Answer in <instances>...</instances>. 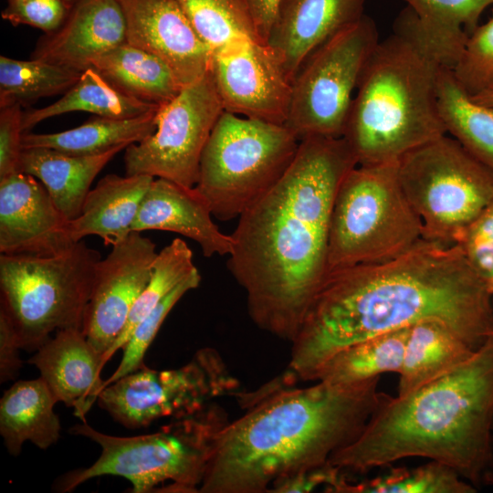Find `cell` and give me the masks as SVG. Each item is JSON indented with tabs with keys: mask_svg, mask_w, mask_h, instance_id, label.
Listing matches in <instances>:
<instances>
[{
	"mask_svg": "<svg viewBox=\"0 0 493 493\" xmlns=\"http://www.w3.org/2000/svg\"><path fill=\"white\" fill-rule=\"evenodd\" d=\"M492 297L458 244L425 238L392 259L329 272L280 376L289 386L310 382L340 350L424 320L446 325L477 350L493 334Z\"/></svg>",
	"mask_w": 493,
	"mask_h": 493,
	"instance_id": "6da1fadb",
	"label": "cell"
},
{
	"mask_svg": "<svg viewBox=\"0 0 493 493\" xmlns=\"http://www.w3.org/2000/svg\"><path fill=\"white\" fill-rule=\"evenodd\" d=\"M356 165L342 137L302 139L279 182L238 217L227 267L260 330L289 342L297 335L328 274L338 187Z\"/></svg>",
	"mask_w": 493,
	"mask_h": 493,
	"instance_id": "7a4b0ae2",
	"label": "cell"
},
{
	"mask_svg": "<svg viewBox=\"0 0 493 493\" xmlns=\"http://www.w3.org/2000/svg\"><path fill=\"white\" fill-rule=\"evenodd\" d=\"M379 382L284 387L275 378L241 391L246 413L220 432L199 493H267L278 479L327 464L388 397Z\"/></svg>",
	"mask_w": 493,
	"mask_h": 493,
	"instance_id": "3957f363",
	"label": "cell"
},
{
	"mask_svg": "<svg viewBox=\"0 0 493 493\" xmlns=\"http://www.w3.org/2000/svg\"><path fill=\"white\" fill-rule=\"evenodd\" d=\"M492 425L493 334L448 373L406 395H389L329 462L348 474L425 457L479 488L493 485Z\"/></svg>",
	"mask_w": 493,
	"mask_h": 493,
	"instance_id": "277c9868",
	"label": "cell"
},
{
	"mask_svg": "<svg viewBox=\"0 0 493 493\" xmlns=\"http://www.w3.org/2000/svg\"><path fill=\"white\" fill-rule=\"evenodd\" d=\"M443 67L448 66L407 5L372 51L352 100L342 138L358 164L398 162L446 134L437 99Z\"/></svg>",
	"mask_w": 493,
	"mask_h": 493,
	"instance_id": "5b68a950",
	"label": "cell"
},
{
	"mask_svg": "<svg viewBox=\"0 0 493 493\" xmlns=\"http://www.w3.org/2000/svg\"><path fill=\"white\" fill-rule=\"evenodd\" d=\"M229 421L214 402L147 435L115 436L87 422L77 424L68 432L98 444L100 456L91 466L59 477L54 490L70 492L93 477L117 476L131 482L133 493H199L216 439Z\"/></svg>",
	"mask_w": 493,
	"mask_h": 493,
	"instance_id": "8992f818",
	"label": "cell"
},
{
	"mask_svg": "<svg viewBox=\"0 0 493 493\" xmlns=\"http://www.w3.org/2000/svg\"><path fill=\"white\" fill-rule=\"evenodd\" d=\"M397 163L358 164L342 179L330 215L328 273L392 259L424 238Z\"/></svg>",
	"mask_w": 493,
	"mask_h": 493,
	"instance_id": "52a82bcc",
	"label": "cell"
},
{
	"mask_svg": "<svg viewBox=\"0 0 493 493\" xmlns=\"http://www.w3.org/2000/svg\"><path fill=\"white\" fill-rule=\"evenodd\" d=\"M285 125L224 110L203 151L195 189L220 221L239 217L270 191L297 154Z\"/></svg>",
	"mask_w": 493,
	"mask_h": 493,
	"instance_id": "ba28073f",
	"label": "cell"
},
{
	"mask_svg": "<svg viewBox=\"0 0 493 493\" xmlns=\"http://www.w3.org/2000/svg\"><path fill=\"white\" fill-rule=\"evenodd\" d=\"M100 258L84 240L54 256L0 255V305L22 350L36 351L54 331L82 330Z\"/></svg>",
	"mask_w": 493,
	"mask_h": 493,
	"instance_id": "9c48e42d",
	"label": "cell"
},
{
	"mask_svg": "<svg viewBox=\"0 0 493 493\" xmlns=\"http://www.w3.org/2000/svg\"><path fill=\"white\" fill-rule=\"evenodd\" d=\"M397 166L425 239L457 244L493 202V171L447 133L406 152Z\"/></svg>",
	"mask_w": 493,
	"mask_h": 493,
	"instance_id": "30bf717a",
	"label": "cell"
},
{
	"mask_svg": "<svg viewBox=\"0 0 493 493\" xmlns=\"http://www.w3.org/2000/svg\"><path fill=\"white\" fill-rule=\"evenodd\" d=\"M379 41L374 21L364 15L305 59L292 80L285 123L299 141L343 136L357 86Z\"/></svg>",
	"mask_w": 493,
	"mask_h": 493,
	"instance_id": "8fae6325",
	"label": "cell"
},
{
	"mask_svg": "<svg viewBox=\"0 0 493 493\" xmlns=\"http://www.w3.org/2000/svg\"><path fill=\"white\" fill-rule=\"evenodd\" d=\"M240 392L239 380L220 352L205 347L179 368L160 371L144 365L126 374L102 389L97 402L117 423L138 429L163 418L192 415Z\"/></svg>",
	"mask_w": 493,
	"mask_h": 493,
	"instance_id": "7c38bea8",
	"label": "cell"
},
{
	"mask_svg": "<svg viewBox=\"0 0 493 493\" xmlns=\"http://www.w3.org/2000/svg\"><path fill=\"white\" fill-rule=\"evenodd\" d=\"M223 111L210 69L160 107L152 134L125 149L126 174H146L194 187L203 151Z\"/></svg>",
	"mask_w": 493,
	"mask_h": 493,
	"instance_id": "4fadbf2b",
	"label": "cell"
},
{
	"mask_svg": "<svg viewBox=\"0 0 493 493\" xmlns=\"http://www.w3.org/2000/svg\"><path fill=\"white\" fill-rule=\"evenodd\" d=\"M210 69L224 110L286 123L292 81L266 43L247 40L214 52Z\"/></svg>",
	"mask_w": 493,
	"mask_h": 493,
	"instance_id": "5bb4252c",
	"label": "cell"
},
{
	"mask_svg": "<svg viewBox=\"0 0 493 493\" xmlns=\"http://www.w3.org/2000/svg\"><path fill=\"white\" fill-rule=\"evenodd\" d=\"M157 254L149 237L132 231L97 263L82 331L102 359L122 332Z\"/></svg>",
	"mask_w": 493,
	"mask_h": 493,
	"instance_id": "9a60e30c",
	"label": "cell"
},
{
	"mask_svg": "<svg viewBox=\"0 0 493 493\" xmlns=\"http://www.w3.org/2000/svg\"><path fill=\"white\" fill-rule=\"evenodd\" d=\"M75 242L69 220L34 176L16 173L0 179V253L47 257Z\"/></svg>",
	"mask_w": 493,
	"mask_h": 493,
	"instance_id": "2e32d148",
	"label": "cell"
},
{
	"mask_svg": "<svg viewBox=\"0 0 493 493\" xmlns=\"http://www.w3.org/2000/svg\"><path fill=\"white\" fill-rule=\"evenodd\" d=\"M127 42L164 61L183 87L211 68L213 52L200 37L177 0H118Z\"/></svg>",
	"mask_w": 493,
	"mask_h": 493,
	"instance_id": "e0dca14e",
	"label": "cell"
},
{
	"mask_svg": "<svg viewBox=\"0 0 493 493\" xmlns=\"http://www.w3.org/2000/svg\"><path fill=\"white\" fill-rule=\"evenodd\" d=\"M125 42L118 0H76L60 26L39 39L31 58L82 72L94 58Z\"/></svg>",
	"mask_w": 493,
	"mask_h": 493,
	"instance_id": "ac0fdd59",
	"label": "cell"
},
{
	"mask_svg": "<svg viewBox=\"0 0 493 493\" xmlns=\"http://www.w3.org/2000/svg\"><path fill=\"white\" fill-rule=\"evenodd\" d=\"M366 0H282L266 44L292 81L305 59L361 19Z\"/></svg>",
	"mask_w": 493,
	"mask_h": 493,
	"instance_id": "d6986e66",
	"label": "cell"
},
{
	"mask_svg": "<svg viewBox=\"0 0 493 493\" xmlns=\"http://www.w3.org/2000/svg\"><path fill=\"white\" fill-rule=\"evenodd\" d=\"M37 368L58 402L74 408L86 422V414L102 390V355L89 342L81 329L56 331L27 361Z\"/></svg>",
	"mask_w": 493,
	"mask_h": 493,
	"instance_id": "ffe728a7",
	"label": "cell"
},
{
	"mask_svg": "<svg viewBox=\"0 0 493 493\" xmlns=\"http://www.w3.org/2000/svg\"><path fill=\"white\" fill-rule=\"evenodd\" d=\"M211 209L195 187L154 178L146 192L132 231L162 230L180 234L195 241L203 255H229L231 236L220 231Z\"/></svg>",
	"mask_w": 493,
	"mask_h": 493,
	"instance_id": "44dd1931",
	"label": "cell"
},
{
	"mask_svg": "<svg viewBox=\"0 0 493 493\" xmlns=\"http://www.w3.org/2000/svg\"><path fill=\"white\" fill-rule=\"evenodd\" d=\"M153 179L146 174L102 177L89 192L80 215L69 221L72 240L94 235L114 246L126 238Z\"/></svg>",
	"mask_w": 493,
	"mask_h": 493,
	"instance_id": "7402d4cb",
	"label": "cell"
},
{
	"mask_svg": "<svg viewBox=\"0 0 493 493\" xmlns=\"http://www.w3.org/2000/svg\"><path fill=\"white\" fill-rule=\"evenodd\" d=\"M126 148L119 146L103 153L86 156L43 147L23 149L19 172L40 181L58 208L70 221L80 215L96 176Z\"/></svg>",
	"mask_w": 493,
	"mask_h": 493,
	"instance_id": "603a6c76",
	"label": "cell"
},
{
	"mask_svg": "<svg viewBox=\"0 0 493 493\" xmlns=\"http://www.w3.org/2000/svg\"><path fill=\"white\" fill-rule=\"evenodd\" d=\"M58 403L39 377L16 382L0 400V434L8 453L16 456L26 441L46 450L60 436Z\"/></svg>",
	"mask_w": 493,
	"mask_h": 493,
	"instance_id": "cb8c5ba5",
	"label": "cell"
},
{
	"mask_svg": "<svg viewBox=\"0 0 493 493\" xmlns=\"http://www.w3.org/2000/svg\"><path fill=\"white\" fill-rule=\"evenodd\" d=\"M477 350L435 320L409 327L401 370L398 396L406 395L463 364Z\"/></svg>",
	"mask_w": 493,
	"mask_h": 493,
	"instance_id": "d4e9b609",
	"label": "cell"
},
{
	"mask_svg": "<svg viewBox=\"0 0 493 493\" xmlns=\"http://www.w3.org/2000/svg\"><path fill=\"white\" fill-rule=\"evenodd\" d=\"M90 68L122 93L159 107L184 88L164 61L128 42L94 58Z\"/></svg>",
	"mask_w": 493,
	"mask_h": 493,
	"instance_id": "484cf974",
	"label": "cell"
},
{
	"mask_svg": "<svg viewBox=\"0 0 493 493\" xmlns=\"http://www.w3.org/2000/svg\"><path fill=\"white\" fill-rule=\"evenodd\" d=\"M127 119L97 117L59 132L22 136V149L43 147L72 155H96L140 142L156 130L157 112Z\"/></svg>",
	"mask_w": 493,
	"mask_h": 493,
	"instance_id": "4316f807",
	"label": "cell"
},
{
	"mask_svg": "<svg viewBox=\"0 0 493 493\" xmlns=\"http://www.w3.org/2000/svg\"><path fill=\"white\" fill-rule=\"evenodd\" d=\"M159 106L133 99L112 86L96 69L88 68L57 101L23 112L22 130L28 132L43 121L73 111L99 117L127 119L156 111Z\"/></svg>",
	"mask_w": 493,
	"mask_h": 493,
	"instance_id": "83f0119b",
	"label": "cell"
},
{
	"mask_svg": "<svg viewBox=\"0 0 493 493\" xmlns=\"http://www.w3.org/2000/svg\"><path fill=\"white\" fill-rule=\"evenodd\" d=\"M410 327V326H409ZM409 327L351 344L327 359L310 382L351 384L401 370Z\"/></svg>",
	"mask_w": 493,
	"mask_h": 493,
	"instance_id": "f1b7e54d",
	"label": "cell"
},
{
	"mask_svg": "<svg viewBox=\"0 0 493 493\" xmlns=\"http://www.w3.org/2000/svg\"><path fill=\"white\" fill-rule=\"evenodd\" d=\"M437 99L446 133L493 171V105L476 102L448 67L439 73Z\"/></svg>",
	"mask_w": 493,
	"mask_h": 493,
	"instance_id": "f546056e",
	"label": "cell"
},
{
	"mask_svg": "<svg viewBox=\"0 0 493 493\" xmlns=\"http://www.w3.org/2000/svg\"><path fill=\"white\" fill-rule=\"evenodd\" d=\"M404 1L451 68L483 12L493 5V0Z\"/></svg>",
	"mask_w": 493,
	"mask_h": 493,
	"instance_id": "4dcf8cb0",
	"label": "cell"
},
{
	"mask_svg": "<svg viewBox=\"0 0 493 493\" xmlns=\"http://www.w3.org/2000/svg\"><path fill=\"white\" fill-rule=\"evenodd\" d=\"M80 71L39 59L0 57V106L20 105L43 97L65 93Z\"/></svg>",
	"mask_w": 493,
	"mask_h": 493,
	"instance_id": "1f68e13d",
	"label": "cell"
},
{
	"mask_svg": "<svg viewBox=\"0 0 493 493\" xmlns=\"http://www.w3.org/2000/svg\"><path fill=\"white\" fill-rule=\"evenodd\" d=\"M477 488L455 469L438 461L414 468H392L383 475L354 482L347 477L336 493H475Z\"/></svg>",
	"mask_w": 493,
	"mask_h": 493,
	"instance_id": "d6a6232c",
	"label": "cell"
},
{
	"mask_svg": "<svg viewBox=\"0 0 493 493\" xmlns=\"http://www.w3.org/2000/svg\"><path fill=\"white\" fill-rule=\"evenodd\" d=\"M177 1L213 53L247 40L261 41L244 0Z\"/></svg>",
	"mask_w": 493,
	"mask_h": 493,
	"instance_id": "836d02e7",
	"label": "cell"
},
{
	"mask_svg": "<svg viewBox=\"0 0 493 493\" xmlns=\"http://www.w3.org/2000/svg\"><path fill=\"white\" fill-rule=\"evenodd\" d=\"M195 270L192 250L180 238H175L158 252L151 278L134 303L122 332L103 356V365L119 349L123 348L136 325Z\"/></svg>",
	"mask_w": 493,
	"mask_h": 493,
	"instance_id": "e575fe53",
	"label": "cell"
},
{
	"mask_svg": "<svg viewBox=\"0 0 493 493\" xmlns=\"http://www.w3.org/2000/svg\"><path fill=\"white\" fill-rule=\"evenodd\" d=\"M201 281L198 270L180 282L165 298L134 328L123 346L122 359L115 372L105 381L102 389L118 379L144 366L145 353L154 340L165 318L188 291L196 288Z\"/></svg>",
	"mask_w": 493,
	"mask_h": 493,
	"instance_id": "d590c367",
	"label": "cell"
},
{
	"mask_svg": "<svg viewBox=\"0 0 493 493\" xmlns=\"http://www.w3.org/2000/svg\"><path fill=\"white\" fill-rule=\"evenodd\" d=\"M451 69L470 97L493 92V10L490 18L468 36Z\"/></svg>",
	"mask_w": 493,
	"mask_h": 493,
	"instance_id": "8d00e7d4",
	"label": "cell"
},
{
	"mask_svg": "<svg viewBox=\"0 0 493 493\" xmlns=\"http://www.w3.org/2000/svg\"><path fill=\"white\" fill-rule=\"evenodd\" d=\"M457 244L493 295V202L467 228Z\"/></svg>",
	"mask_w": 493,
	"mask_h": 493,
	"instance_id": "74e56055",
	"label": "cell"
},
{
	"mask_svg": "<svg viewBox=\"0 0 493 493\" xmlns=\"http://www.w3.org/2000/svg\"><path fill=\"white\" fill-rule=\"evenodd\" d=\"M70 7L64 0H7L1 16L13 26H29L47 34L60 26Z\"/></svg>",
	"mask_w": 493,
	"mask_h": 493,
	"instance_id": "f35d334b",
	"label": "cell"
},
{
	"mask_svg": "<svg viewBox=\"0 0 493 493\" xmlns=\"http://www.w3.org/2000/svg\"><path fill=\"white\" fill-rule=\"evenodd\" d=\"M22 118L20 104L0 106V179L19 172Z\"/></svg>",
	"mask_w": 493,
	"mask_h": 493,
	"instance_id": "ab89813d",
	"label": "cell"
},
{
	"mask_svg": "<svg viewBox=\"0 0 493 493\" xmlns=\"http://www.w3.org/2000/svg\"><path fill=\"white\" fill-rule=\"evenodd\" d=\"M347 474L339 467L327 464L274 482L268 493H308L323 488L325 492L334 493L336 487Z\"/></svg>",
	"mask_w": 493,
	"mask_h": 493,
	"instance_id": "60d3db41",
	"label": "cell"
},
{
	"mask_svg": "<svg viewBox=\"0 0 493 493\" xmlns=\"http://www.w3.org/2000/svg\"><path fill=\"white\" fill-rule=\"evenodd\" d=\"M21 345L15 324L6 311L0 305V383L15 380L19 373L23 362L19 352Z\"/></svg>",
	"mask_w": 493,
	"mask_h": 493,
	"instance_id": "b9f144b4",
	"label": "cell"
},
{
	"mask_svg": "<svg viewBox=\"0 0 493 493\" xmlns=\"http://www.w3.org/2000/svg\"><path fill=\"white\" fill-rule=\"evenodd\" d=\"M260 40L267 42L282 0H244Z\"/></svg>",
	"mask_w": 493,
	"mask_h": 493,
	"instance_id": "7bdbcfd3",
	"label": "cell"
},
{
	"mask_svg": "<svg viewBox=\"0 0 493 493\" xmlns=\"http://www.w3.org/2000/svg\"><path fill=\"white\" fill-rule=\"evenodd\" d=\"M476 102L483 105H493V92L471 97Z\"/></svg>",
	"mask_w": 493,
	"mask_h": 493,
	"instance_id": "ee69618b",
	"label": "cell"
},
{
	"mask_svg": "<svg viewBox=\"0 0 493 493\" xmlns=\"http://www.w3.org/2000/svg\"><path fill=\"white\" fill-rule=\"evenodd\" d=\"M64 1H66L70 5H72L76 2V0H64Z\"/></svg>",
	"mask_w": 493,
	"mask_h": 493,
	"instance_id": "f6af8a7d",
	"label": "cell"
},
{
	"mask_svg": "<svg viewBox=\"0 0 493 493\" xmlns=\"http://www.w3.org/2000/svg\"><path fill=\"white\" fill-rule=\"evenodd\" d=\"M491 441H492V448H493V425H492Z\"/></svg>",
	"mask_w": 493,
	"mask_h": 493,
	"instance_id": "bcb514c9",
	"label": "cell"
}]
</instances>
